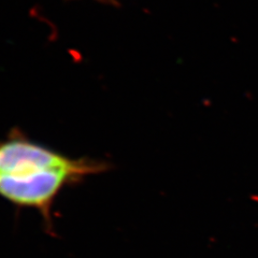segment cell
Wrapping results in <instances>:
<instances>
[{"label":"cell","instance_id":"1","mask_svg":"<svg viewBox=\"0 0 258 258\" xmlns=\"http://www.w3.org/2000/svg\"><path fill=\"white\" fill-rule=\"evenodd\" d=\"M108 169L103 161L62 154L19 129L0 140V197L15 207L36 210L48 227L55 200L64 188Z\"/></svg>","mask_w":258,"mask_h":258}]
</instances>
